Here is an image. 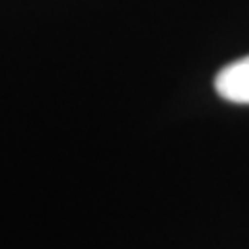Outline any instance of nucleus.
Segmentation results:
<instances>
[{"instance_id": "f257e3e1", "label": "nucleus", "mask_w": 249, "mask_h": 249, "mask_svg": "<svg viewBox=\"0 0 249 249\" xmlns=\"http://www.w3.org/2000/svg\"><path fill=\"white\" fill-rule=\"evenodd\" d=\"M216 91L235 104H249V56L227 65L216 75Z\"/></svg>"}]
</instances>
